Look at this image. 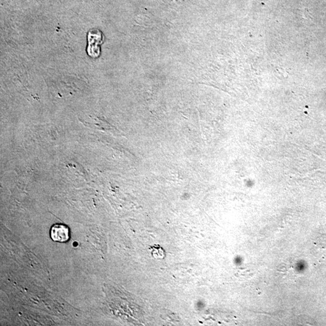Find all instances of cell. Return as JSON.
Here are the masks:
<instances>
[{"mask_svg":"<svg viewBox=\"0 0 326 326\" xmlns=\"http://www.w3.org/2000/svg\"><path fill=\"white\" fill-rule=\"evenodd\" d=\"M102 42V33L98 30L89 32L88 49L89 55L93 58H96L100 54V45Z\"/></svg>","mask_w":326,"mask_h":326,"instance_id":"6da1fadb","label":"cell"},{"mask_svg":"<svg viewBox=\"0 0 326 326\" xmlns=\"http://www.w3.org/2000/svg\"><path fill=\"white\" fill-rule=\"evenodd\" d=\"M50 237L57 243H66L70 238V229L63 224H55L51 227Z\"/></svg>","mask_w":326,"mask_h":326,"instance_id":"7a4b0ae2","label":"cell"}]
</instances>
